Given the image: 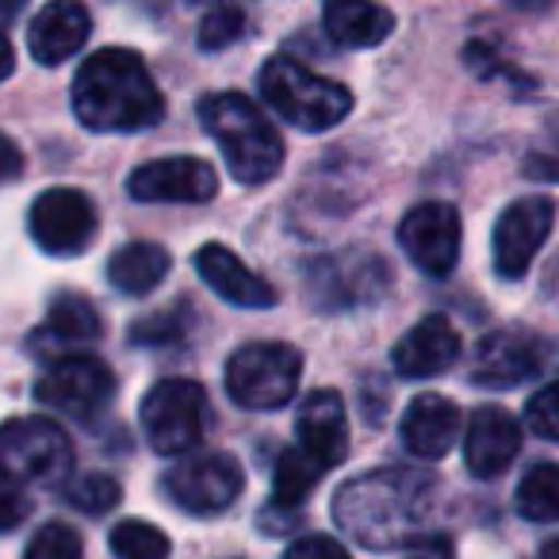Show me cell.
Masks as SVG:
<instances>
[{
  "instance_id": "obj_19",
  "label": "cell",
  "mask_w": 559,
  "mask_h": 559,
  "mask_svg": "<svg viewBox=\"0 0 559 559\" xmlns=\"http://www.w3.org/2000/svg\"><path fill=\"white\" fill-rule=\"evenodd\" d=\"M460 357V334L444 314H429L418 326H411V334H403V342L391 353V365L403 380H429L441 376L456 365Z\"/></svg>"
},
{
  "instance_id": "obj_41",
  "label": "cell",
  "mask_w": 559,
  "mask_h": 559,
  "mask_svg": "<svg viewBox=\"0 0 559 559\" xmlns=\"http://www.w3.org/2000/svg\"><path fill=\"white\" fill-rule=\"evenodd\" d=\"M540 559H559V536H556V540L544 544V548H540Z\"/></svg>"
},
{
  "instance_id": "obj_37",
  "label": "cell",
  "mask_w": 559,
  "mask_h": 559,
  "mask_svg": "<svg viewBox=\"0 0 559 559\" xmlns=\"http://www.w3.org/2000/svg\"><path fill=\"white\" fill-rule=\"evenodd\" d=\"M525 177L528 180H544V185H559V157H540V154H533V157H525Z\"/></svg>"
},
{
  "instance_id": "obj_28",
  "label": "cell",
  "mask_w": 559,
  "mask_h": 559,
  "mask_svg": "<svg viewBox=\"0 0 559 559\" xmlns=\"http://www.w3.org/2000/svg\"><path fill=\"white\" fill-rule=\"evenodd\" d=\"M81 556H85V544H81L78 528L66 525V521H47L24 551V559H81Z\"/></svg>"
},
{
  "instance_id": "obj_22",
  "label": "cell",
  "mask_w": 559,
  "mask_h": 559,
  "mask_svg": "<svg viewBox=\"0 0 559 559\" xmlns=\"http://www.w3.org/2000/svg\"><path fill=\"white\" fill-rule=\"evenodd\" d=\"M322 24H326L330 39L353 50L380 47L395 32L391 9L376 0H322Z\"/></svg>"
},
{
  "instance_id": "obj_4",
  "label": "cell",
  "mask_w": 559,
  "mask_h": 559,
  "mask_svg": "<svg viewBox=\"0 0 559 559\" xmlns=\"http://www.w3.org/2000/svg\"><path fill=\"white\" fill-rule=\"evenodd\" d=\"M261 96L280 119L311 134L334 131L353 111V93L342 81L322 78L288 55H276L261 66Z\"/></svg>"
},
{
  "instance_id": "obj_16",
  "label": "cell",
  "mask_w": 559,
  "mask_h": 559,
  "mask_svg": "<svg viewBox=\"0 0 559 559\" xmlns=\"http://www.w3.org/2000/svg\"><path fill=\"white\" fill-rule=\"evenodd\" d=\"M192 261L203 284L230 307H241V311H269V307H276V288L264 276H257L234 249L211 241V246L195 249Z\"/></svg>"
},
{
  "instance_id": "obj_2",
  "label": "cell",
  "mask_w": 559,
  "mask_h": 559,
  "mask_svg": "<svg viewBox=\"0 0 559 559\" xmlns=\"http://www.w3.org/2000/svg\"><path fill=\"white\" fill-rule=\"evenodd\" d=\"M73 111L96 134H134L162 123L165 96L134 50H96L73 78Z\"/></svg>"
},
{
  "instance_id": "obj_15",
  "label": "cell",
  "mask_w": 559,
  "mask_h": 559,
  "mask_svg": "<svg viewBox=\"0 0 559 559\" xmlns=\"http://www.w3.org/2000/svg\"><path fill=\"white\" fill-rule=\"evenodd\" d=\"M544 342L521 330H495L475 345L472 357V383L479 388H518L533 380L544 368Z\"/></svg>"
},
{
  "instance_id": "obj_24",
  "label": "cell",
  "mask_w": 559,
  "mask_h": 559,
  "mask_svg": "<svg viewBox=\"0 0 559 559\" xmlns=\"http://www.w3.org/2000/svg\"><path fill=\"white\" fill-rule=\"evenodd\" d=\"M100 337V314L93 311L85 296L78 292H66L50 304L47 322L39 330V342L43 345H85Z\"/></svg>"
},
{
  "instance_id": "obj_12",
  "label": "cell",
  "mask_w": 559,
  "mask_h": 559,
  "mask_svg": "<svg viewBox=\"0 0 559 559\" xmlns=\"http://www.w3.org/2000/svg\"><path fill=\"white\" fill-rule=\"evenodd\" d=\"M388 288V264L376 253H334L326 261L311 264L307 272V299L319 311H342V307H360Z\"/></svg>"
},
{
  "instance_id": "obj_11",
  "label": "cell",
  "mask_w": 559,
  "mask_h": 559,
  "mask_svg": "<svg viewBox=\"0 0 559 559\" xmlns=\"http://www.w3.org/2000/svg\"><path fill=\"white\" fill-rule=\"evenodd\" d=\"M551 226H556V203L548 195H525V200H513L510 207L498 215L495 223V272L502 280H521L528 272V264L536 261L540 246L548 241Z\"/></svg>"
},
{
  "instance_id": "obj_36",
  "label": "cell",
  "mask_w": 559,
  "mask_h": 559,
  "mask_svg": "<svg viewBox=\"0 0 559 559\" xmlns=\"http://www.w3.org/2000/svg\"><path fill=\"white\" fill-rule=\"evenodd\" d=\"M403 559H452V544L444 536H421L418 544H411Z\"/></svg>"
},
{
  "instance_id": "obj_34",
  "label": "cell",
  "mask_w": 559,
  "mask_h": 559,
  "mask_svg": "<svg viewBox=\"0 0 559 559\" xmlns=\"http://www.w3.org/2000/svg\"><path fill=\"white\" fill-rule=\"evenodd\" d=\"M27 510H32L27 495L16 487V479H9V475L0 472V533H9V528L24 525Z\"/></svg>"
},
{
  "instance_id": "obj_30",
  "label": "cell",
  "mask_w": 559,
  "mask_h": 559,
  "mask_svg": "<svg viewBox=\"0 0 559 559\" xmlns=\"http://www.w3.org/2000/svg\"><path fill=\"white\" fill-rule=\"evenodd\" d=\"M238 39H246V16H241V9H234V4L211 9L200 24V35H195L200 50H226Z\"/></svg>"
},
{
  "instance_id": "obj_21",
  "label": "cell",
  "mask_w": 559,
  "mask_h": 559,
  "mask_svg": "<svg viewBox=\"0 0 559 559\" xmlns=\"http://www.w3.org/2000/svg\"><path fill=\"white\" fill-rule=\"evenodd\" d=\"M460 437V411L444 395H418L403 414V444L418 460H441Z\"/></svg>"
},
{
  "instance_id": "obj_6",
  "label": "cell",
  "mask_w": 559,
  "mask_h": 559,
  "mask_svg": "<svg viewBox=\"0 0 559 559\" xmlns=\"http://www.w3.org/2000/svg\"><path fill=\"white\" fill-rule=\"evenodd\" d=\"M211 426V403L207 391L195 380H162L142 399V429L146 441L162 456H185L207 437Z\"/></svg>"
},
{
  "instance_id": "obj_14",
  "label": "cell",
  "mask_w": 559,
  "mask_h": 559,
  "mask_svg": "<svg viewBox=\"0 0 559 559\" xmlns=\"http://www.w3.org/2000/svg\"><path fill=\"white\" fill-rule=\"evenodd\" d=\"M127 192L139 203H207L218 177L200 157H157L131 173Z\"/></svg>"
},
{
  "instance_id": "obj_25",
  "label": "cell",
  "mask_w": 559,
  "mask_h": 559,
  "mask_svg": "<svg viewBox=\"0 0 559 559\" xmlns=\"http://www.w3.org/2000/svg\"><path fill=\"white\" fill-rule=\"evenodd\" d=\"M322 475H326V467L314 464L304 449L280 452L276 472H272V506H280V510L304 506L314 495V487L322 483Z\"/></svg>"
},
{
  "instance_id": "obj_35",
  "label": "cell",
  "mask_w": 559,
  "mask_h": 559,
  "mask_svg": "<svg viewBox=\"0 0 559 559\" xmlns=\"http://www.w3.org/2000/svg\"><path fill=\"white\" fill-rule=\"evenodd\" d=\"M20 173H24V154H20V146L9 134L0 131V185H4V180H16Z\"/></svg>"
},
{
  "instance_id": "obj_32",
  "label": "cell",
  "mask_w": 559,
  "mask_h": 559,
  "mask_svg": "<svg viewBox=\"0 0 559 559\" xmlns=\"http://www.w3.org/2000/svg\"><path fill=\"white\" fill-rule=\"evenodd\" d=\"M185 334V322H180V307L169 314H154V319H142L131 326V342L134 345H165L177 342Z\"/></svg>"
},
{
  "instance_id": "obj_8",
  "label": "cell",
  "mask_w": 559,
  "mask_h": 559,
  "mask_svg": "<svg viewBox=\"0 0 559 559\" xmlns=\"http://www.w3.org/2000/svg\"><path fill=\"white\" fill-rule=\"evenodd\" d=\"M35 399L73 421H93V418H100L111 406V399H116V372H111L100 357L73 353V357L55 360V365L39 376Z\"/></svg>"
},
{
  "instance_id": "obj_10",
  "label": "cell",
  "mask_w": 559,
  "mask_h": 559,
  "mask_svg": "<svg viewBox=\"0 0 559 559\" xmlns=\"http://www.w3.org/2000/svg\"><path fill=\"white\" fill-rule=\"evenodd\" d=\"M460 241H464V223L452 203H418L399 223V246L411 257L414 269L426 276L444 280L460 261Z\"/></svg>"
},
{
  "instance_id": "obj_26",
  "label": "cell",
  "mask_w": 559,
  "mask_h": 559,
  "mask_svg": "<svg viewBox=\"0 0 559 559\" xmlns=\"http://www.w3.org/2000/svg\"><path fill=\"white\" fill-rule=\"evenodd\" d=\"M518 513L536 525L559 521V464H533L518 483Z\"/></svg>"
},
{
  "instance_id": "obj_23",
  "label": "cell",
  "mask_w": 559,
  "mask_h": 559,
  "mask_svg": "<svg viewBox=\"0 0 559 559\" xmlns=\"http://www.w3.org/2000/svg\"><path fill=\"white\" fill-rule=\"evenodd\" d=\"M169 249L157 241H131V246L116 249L108 261L111 288L123 296H150L169 272Z\"/></svg>"
},
{
  "instance_id": "obj_17",
  "label": "cell",
  "mask_w": 559,
  "mask_h": 559,
  "mask_svg": "<svg viewBox=\"0 0 559 559\" xmlns=\"http://www.w3.org/2000/svg\"><path fill=\"white\" fill-rule=\"evenodd\" d=\"M521 452V426L502 406H479L464 426V464L475 479H498Z\"/></svg>"
},
{
  "instance_id": "obj_29",
  "label": "cell",
  "mask_w": 559,
  "mask_h": 559,
  "mask_svg": "<svg viewBox=\"0 0 559 559\" xmlns=\"http://www.w3.org/2000/svg\"><path fill=\"white\" fill-rule=\"evenodd\" d=\"M119 483L111 475H81V479L66 483V498L78 506L81 513H108L119 506Z\"/></svg>"
},
{
  "instance_id": "obj_3",
  "label": "cell",
  "mask_w": 559,
  "mask_h": 559,
  "mask_svg": "<svg viewBox=\"0 0 559 559\" xmlns=\"http://www.w3.org/2000/svg\"><path fill=\"white\" fill-rule=\"evenodd\" d=\"M200 123L218 142L226 169L238 185H269L284 165V139L261 116L257 104L238 93H215L200 100Z\"/></svg>"
},
{
  "instance_id": "obj_39",
  "label": "cell",
  "mask_w": 559,
  "mask_h": 559,
  "mask_svg": "<svg viewBox=\"0 0 559 559\" xmlns=\"http://www.w3.org/2000/svg\"><path fill=\"white\" fill-rule=\"evenodd\" d=\"M24 4H27V0H0V24H12Z\"/></svg>"
},
{
  "instance_id": "obj_38",
  "label": "cell",
  "mask_w": 559,
  "mask_h": 559,
  "mask_svg": "<svg viewBox=\"0 0 559 559\" xmlns=\"http://www.w3.org/2000/svg\"><path fill=\"white\" fill-rule=\"evenodd\" d=\"M12 70H16V50H12L9 35L0 32V81L12 78Z\"/></svg>"
},
{
  "instance_id": "obj_27",
  "label": "cell",
  "mask_w": 559,
  "mask_h": 559,
  "mask_svg": "<svg viewBox=\"0 0 559 559\" xmlns=\"http://www.w3.org/2000/svg\"><path fill=\"white\" fill-rule=\"evenodd\" d=\"M111 551L119 559H169V536L150 521H119L111 528Z\"/></svg>"
},
{
  "instance_id": "obj_9",
  "label": "cell",
  "mask_w": 559,
  "mask_h": 559,
  "mask_svg": "<svg viewBox=\"0 0 559 559\" xmlns=\"http://www.w3.org/2000/svg\"><path fill=\"white\" fill-rule=\"evenodd\" d=\"M241 464L226 452H207V456H188L165 472V495L173 506L195 518H211L238 502L241 495Z\"/></svg>"
},
{
  "instance_id": "obj_5",
  "label": "cell",
  "mask_w": 559,
  "mask_h": 559,
  "mask_svg": "<svg viewBox=\"0 0 559 559\" xmlns=\"http://www.w3.org/2000/svg\"><path fill=\"white\" fill-rule=\"evenodd\" d=\"M304 376V357L288 342L241 345L226 365V395L241 411H280L292 403Z\"/></svg>"
},
{
  "instance_id": "obj_31",
  "label": "cell",
  "mask_w": 559,
  "mask_h": 559,
  "mask_svg": "<svg viewBox=\"0 0 559 559\" xmlns=\"http://www.w3.org/2000/svg\"><path fill=\"white\" fill-rule=\"evenodd\" d=\"M525 426L544 441H559V380H551L525 403Z\"/></svg>"
},
{
  "instance_id": "obj_1",
  "label": "cell",
  "mask_w": 559,
  "mask_h": 559,
  "mask_svg": "<svg viewBox=\"0 0 559 559\" xmlns=\"http://www.w3.org/2000/svg\"><path fill=\"white\" fill-rule=\"evenodd\" d=\"M437 483L414 467H383L349 479L334 498V521L372 551L421 540Z\"/></svg>"
},
{
  "instance_id": "obj_18",
  "label": "cell",
  "mask_w": 559,
  "mask_h": 559,
  "mask_svg": "<svg viewBox=\"0 0 559 559\" xmlns=\"http://www.w3.org/2000/svg\"><path fill=\"white\" fill-rule=\"evenodd\" d=\"M296 449H304L326 472L349 456V418H345V403L337 391H314L304 399L296 418Z\"/></svg>"
},
{
  "instance_id": "obj_33",
  "label": "cell",
  "mask_w": 559,
  "mask_h": 559,
  "mask_svg": "<svg viewBox=\"0 0 559 559\" xmlns=\"http://www.w3.org/2000/svg\"><path fill=\"white\" fill-rule=\"evenodd\" d=\"M284 559H349V551H345L342 540H334V536L307 533V536H299V540L288 544Z\"/></svg>"
},
{
  "instance_id": "obj_20",
  "label": "cell",
  "mask_w": 559,
  "mask_h": 559,
  "mask_svg": "<svg viewBox=\"0 0 559 559\" xmlns=\"http://www.w3.org/2000/svg\"><path fill=\"white\" fill-rule=\"evenodd\" d=\"M93 16L81 0H50L27 32V50L39 66H62L88 43Z\"/></svg>"
},
{
  "instance_id": "obj_40",
  "label": "cell",
  "mask_w": 559,
  "mask_h": 559,
  "mask_svg": "<svg viewBox=\"0 0 559 559\" xmlns=\"http://www.w3.org/2000/svg\"><path fill=\"white\" fill-rule=\"evenodd\" d=\"M513 9H525V12H544L551 4V0H510Z\"/></svg>"
},
{
  "instance_id": "obj_7",
  "label": "cell",
  "mask_w": 559,
  "mask_h": 559,
  "mask_svg": "<svg viewBox=\"0 0 559 559\" xmlns=\"http://www.w3.org/2000/svg\"><path fill=\"white\" fill-rule=\"evenodd\" d=\"M73 464L66 429L50 418H12L0 426V472L16 483H58Z\"/></svg>"
},
{
  "instance_id": "obj_13",
  "label": "cell",
  "mask_w": 559,
  "mask_h": 559,
  "mask_svg": "<svg viewBox=\"0 0 559 559\" xmlns=\"http://www.w3.org/2000/svg\"><path fill=\"white\" fill-rule=\"evenodd\" d=\"M96 207L85 192L78 188H47L43 195H35L32 215V238L39 241L43 253L50 257H73L93 241L96 234Z\"/></svg>"
}]
</instances>
